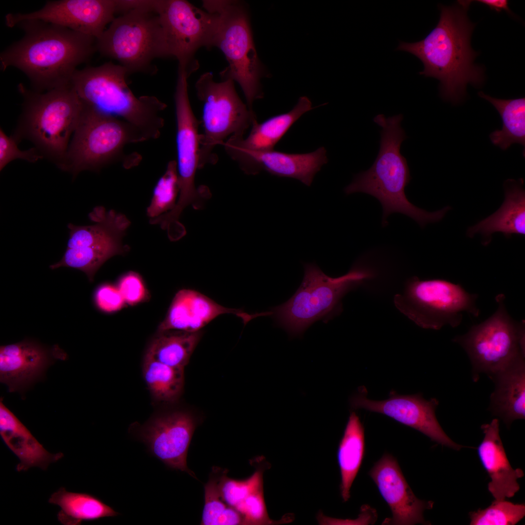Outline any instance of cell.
I'll return each mask as SVG.
<instances>
[{"instance_id":"1","label":"cell","mask_w":525,"mask_h":525,"mask_svg":"<svg viewBox=\"0 0 525 525\" xmlns=\"http://www.w3.org/2000/svg\"><path fill=\"white\" fill-rule=\"evenodd\" d=\"M17 25L24 35L0 53V69L19 70L37 92L70 85L77 67L97 51L95 38L65 27L38 20Z\"/></svg>"},{"instance_id":"2","label":"cell","mask_w":525,"mask_h":525,"mask_svg":"<svg viewBox=\"0 0 525 525\" xmlns=\"http://www.w3.org/2000/svg\"><path fill=\"white\" fill-rule=\"evenodd\" d=\"M439 9L437 25L424 38L400 41L397 50L418 57L424 65L419 74L438 80L442 99L457 103L465 96L467 84L479 87L483 83L484 70L473 62L478 53L471 46L475 24L467 17L468 8L459 4L440 5Z\"/></svg>"},{"instance_id":"3","label":"cell","mask_w":525,"mask_h":525,"mask_svg":"<svg viewBox=\"0 0 525 525\" xmlns=\"http://www.w3.org/2000/svg\"><path fill=\"white\" fill-rule=\"evenodd\" d=\"M402 114L386 118L376 116L373 121L381 127L380 148L376 159L367 171L355 175L345 187L347 194L361 192L376 198L383 208V226L387 224L388 216L393 213L403 214L421 227L440 221L450 210L448 206L428 212L412 204L407 198L405 188L411 179L406 158L400 147L407 137L401 126Z\"/></svg>"},{"instance_id":"4","label":"cell","mask_w":525,"mask_h":525,"mask_svg":"<svg viewBox=\"0 0 525 525\" xmlns=\"http://www.w3.org/2000/svg\"><path fill=\"white\" fill-rule=\"evenodd\" d=\"M22 112L15 135L28 139L43 156L62 170L70 138L80 121L84 104L71 84L45 92L18 86Z\"/></svg>"},{"instance_id":"5","label":"cell","mask_w":525,"mask_h":525,"mask_svg":"<svg viewBox=\"0 0 525 525\" xmlns=\"http://www.w3.org/2000/svg\"><path fill=\"white\" fill-rule=\"evenodd\" d=\"M128 73L108 62L77 70L71 84L82 102L139 128L148 140L158 139L164 124L161 113L167 105L153 96L137 97L126 82Z\"/></svg>"},{"instance_id":"6","label":"cell","mask_w":525,"mask_h":525,"mask_svg":"<svg viewBox=\"0 0 525 525\" xmlns=\"http://www.w3.org/2000/svg\"><path fill=\"white\" fill-rule=\"evenodd\" d=\"M304 270L303 280L294 295L268 312L277 325L293 336L301 335L318 320L326 323L339 315L343 298L373 276L356 266L338 278L326 275L313 263L304 264Z\"/></svg>"},{"instance_id":"7","label":"cell","mask_w":525,"mask_h":525,"mask_svg":"<svg viewBox=\"0 0 525 525\" xmlns=\"http://www.w3.org/2000/svg\"><path fill=\"white\" fill-rule=\"evenodd\" d=\"M148 140L134 125L84 104L62 170L70 173L74 178L82 171L99 172L124 158L132 167L135 166L140 159L131 158L139 157L127 158L123 148L129 143Z\"/></svg>"},{"instance_id":"8","label":"cell","mask_w":525,"mask_h":525,"mask_svg":"<svg viewBox=\"0 0 525 525\" xmlns=\"http://www.w3.org/2000/svg\"><path fill=\"white\" fill-rule=\"evenodd\" d=\"M203 7L215 14L216 26L212 47L223 52L228 66L221 73L223 79H231L241 87L251 111L253 103L263 97L260 79L264 70L253 41L247 11L236 0H203Z\"/></svg>"},{"instance_id":"9","label":"cell","mask_w":525,"mask_h":525,"mask_svg":"<svg viewBox=\"0 0 525 525\" xmlns=\"http://www.w3.org/2000/svg\"><path fill=\"white\" fill-rule=\"evenodd\" d=\"M198 99L204 106L200 135L199 169L207 164H215L218 157L214 153L217 145L231 137H244L252 122L257 120L237 94L234 81L229 78L217 82L212 74H202L195 83Z\"/></svg>"},{"instance_id":"10","label":"cell","mask_w":525,"mask_h":525,"mask_svg":"<svg viewBox=\"0 0 525 525\" xmlns=\"http://www.w3.org/2000/svg\"><path fill=\"white\" fill-rule=\"evenodd\" d=\"M477 297L459 284L444 280H420L413 277L402 292L394 296L393 301L396 308L418 326L439 330L446 325L457 327L465 312L477 317Z\"/></svg>"},{"instance_id":"11","label":"cell","mask_w":525,"mask_h":525,"mask_svg":"<svg viewBox=\"0 0 525 525\" xmlns=\"http://www.w3.org/2000/svg\"><path fill=\"white\" fill-rule=\"evenodd\" d=\"M505 297L497 295L496 312L485 321L472 326L453 341L467 353L472 366L473 379L479 373L490 377L519 358L525 357V321H516L508 314Z\"/></svg>"},{"instance_id":"12","label":"cell","mask_w":525,"mask_h":525,"mask_svg":"<svg viewBox=\"0 0 525 525\" xmlns=\"http://www.w3.org/2000/svg\"><path fill=\"white\" fill-rule=\"evenodd\" d=\"M155 13L138 8L115 18L96 39L97 50L118 61L128 73L150 70L154 59L164 57L159 18Z\"/></svg>"},{"instance_id":"13","label":"cell","mask_w":525,"mask_h":525,"mask_svg":"<svg viewBox=\"0 0 525 525\" xmlns=\"http://www.w3.org/2000/svg\"><path fill=\"white\" fill-rule=\"evenodd\" d=\"M89 216L95 224H68L70 238L66 251L61 260L50 267L77 269L85 273L92 281L95 273L105 261L129 251V246L123 244L122 239L131 222L124 214L113 210L106 211L103 207H96Z\"/></svg>"},{"instance_id":"14","label":"cell","mask_w":525,"mask_h":525,"mask_svg":"<svg viewBox=\"0 0 525 525\" xmlns=\"http://www.w3.org/2000/svg\"><path fill=\"white\" fill-rule=\"evenodd\" d=\"M159 18L164 57H174L188 75L198 68L194 59L202 47H212L217 17L184 0H154Z\"/></svg>"},{"instance_id":"15","label":"cell","mask_w":525,"mask_h":525,"mask_svg":"<svg viewBox=\"0 0 525 525\" xmlns=\"http://www.w3.org/2000/svg\"><path fill=\"white\" fill-rule=\"evenodd\" d=\"M174 95L176 124V144L177 168L180 191L176 204L169 215L175 220L179 219L183 210L190 205L200 209L203 201L211 193L205 186L196 187L195 176L199 169L200 122L195 117L190 103L186 72L178 69Z\"/></svg>"},{"instance_id":"16","label":"cell","mask_w":525,"mask_h":525,"mask_svg":"<svg viewBox=\"0 0 525 525\" xmlns=\"http://www.w3.org/2000/svg\"><path fill=\"white\" fill-rule=\"evenodd\" d=\"M119 11L118 0H59L47 1L40 9L28 13H9L10 28L25 20H38L98 38Z\"/></svg>"},{"instance_id":"17","label":"cell","mask_w":525,"mask_h":525,"mask_svg":"<svg viewBox=\"0 0 525 525\" xmlns=\"http://www.w3.org/2000/svg\"><path fill=\"white\" fill-rule=\"evenodd\" d=\"M195 427V419L188 412L161 413L140 427L137 437L149 452L168 468L185 472L196 479L187 465L188 451Z\"/></svg>"},{"instance_id":"18","label":"cell","mask_w":525,"mask_h":525,"mask_svg":"<svg viewBox=\"0 0 525 525\" xmlns=\"http://www.w3.org/2000/svg\"><path fill=\"white\" fill-rule=\"evenodd\" d=\"M222 145L228 155L248 175L262 171L280 177L297 179L310 186L316 173L327 163L324 147L308 153H288L275 151H253L239 147L229 139Z\"/></svg>"},{"instance_id":"19","label":"cell","mask_w":525,"mask_h":525,"mask_svg":"<svg viewBox=\"0 0 525 525\" xmlns=\"http://www.w3.org/2000/svg\"><path fill=\"white\" fill-rule=\"evenodd\" d=\"M438 404L436 399L428 401L420 394L400 395L394 392L391 393L388 399L374 401L368 399L364 390L351 400L354 408L385 415L420 431L442 445L457 450L464 447L454 442L440 426L435 415Z\"/></svg>"},{"instance_id":"20","label":"cell","mask_w":525,"mask_h":525,"mask_svg":"<svg viewBox=\"0 0 525 525\" xmlns=\"http://www.w3.org/2000/svg\"><path fill=\"white\" fill-rule=\"evenodd\" d=\"M382 496L388 505L392 516L383 524H427L423 511L433 508L434 502L418 499L407 483L396 459L385 454L368 472Z\"/></svg>"},{"instance_id":"21","label":"cell","mask_w":525,"mask_h":525,"mask_svg":"<svg viewBox=\"0 0 525 525\" xmlns=\"http://www.w3.org/2000/svg\"><path fill=\"white\" fill-rule=\"evenodd\" d=\"M225 314L237 315L245 324L255 317V315L247 314L241 309L222 306L199 292L182 289L174 297L158 331L198 332L212 320Z\"/></svg>"},{"instance_id":"22","label":"cell","mask_w":525,"mask_h":525,"mask_svg":"<svg viewBox=\"0 0 525 525\" xmlns=\"http://www.w3.org/2000/svg\"><path fill=\"white\" fill-rule=\"evenodd\" d=\"M52 359L49 350L32 341L0 346V381L10 392L24 389L41 377Z\"/></svg>"},{"instance_id":"23","label":"cell","mask_w":525,"mask_h":525,"mask_svg":"<svg viewBox=\"0 0 525 525\" xmlns=\"http://www.w3.org/2000/svg\"><path fill=\"white\" fill-rule=\"evenodd\" d=\"M484 434L478 448V454L491 481L488 490L496 500L514 496L520 490L517 479L524 476L523 471L511 466L499 435V423L494 419L481 427Z\"/></svg>"},{"instance_id":"24","label":"cell","mask_w":525,"mask_h":525,"mask_svg":"<svg viewBox=\"0 0 525 525\" xmlns=\"http://www.w3.org/2000/svg\"><path fill=\"white\" fill-rule=\"evenodd\" d=\"M0 435L3 441L19 460L18 472L26 471L33 467L46 470L50 463L62 458V453L52 454L47 451L27 427L0 401Z\"/></svg>"},{"instance_id":"25","label":"cell","mask_w":525,"mask_h":525,"mask_svg":"<svg viewBox=\"0 0 525 525\" xmlns=\"http://www.w3.org/2000/svg\"><path fill=\"white\" fill-rule=\"evenodd\" d=\"M524 181L508 179L504 183L505 200L500 208L491 215L470 227L468 236L472 237L475 234L482 235L488 244L491 235L501 232L509 238L513 234H525V191Z\"/></svg>"},{"instance_id":"26","label":"cell","mask_w":525,"mask_h":525,"mask_svg":"<svg viewBox=\"0 0 525 525\" xmlns=\"http://www.w3.org/2000/svg\"><path fill=\"white\" fill-rule=\"evenodd\" d=\"M495 389L490 396V410L507 425L525 417V357L514 361L491 375Z\"/></svg>"},{"instance_id":"27","label":"cell","mask_w":525,"mask_h":525,"mask_svg":"<svg viewBox=\"0 0 525 525\" xmlns=\"http://www.w3.org/2000/svg\"><path fill=\"white\" fill-rule=\"evenodd\" d=\"M312 108L310 99L306 96L300 97L296 105L289 112L272 117L261 123L254 121L247 137H231L228 139L246 150H273L292 125Z\"/></svg>"},{"instance_id":"28","label":"cell","mask_w":525,"mask_h":525,"mask_svg":"<svg viewBox=\"0 0 525 525\" xmlns=\"http://www.w3.org/2000/svg\"><path fill=\"white\" fill-rule=\"evenodd\" d=\"M48 502L60 507L57 518L64 525H79L83 522L115 517L119 514L112 507L93 495L68 491L64 487L53 493Z\"/></svg>"},{"instance_id":"29","label":"cell","mask_w":525,"mask_h":525,"mask_svg":"<svg viewBox=\"0 0 525 525\" xmlns=\"http://www.w3.org/2000/svg\"><path fill=\"white\" fill-rule=\"evenodd\" d=\"M364 451V428L359 417L352 412L337 451L341 477V494L344 502L348 501L350 497V490L361 465Z\"/></svg>"},{"instance_id":"30","label":"cell","mask_w":525,"mask_h":525,"mask_svg":"<svg viewBox=\"0 0 525 525\" xmlns=\"http://www.w3.org/2000/svg\"><path fill=\"white\" fill-rule=\"evenodd\" d=\"M158 331L151 340L145 354L168 366L184 368L202 332L201 331Z\"/></svg>"},{"instance_id":"31","label":"cell","mask_w":525,"mask_h":525,"mask_svg":"<svg viewBox=\"0 0 525 525\" xmlns=\"http://www.w3.org/2000/svg\"><path fill=\"white\" fill-rule=\"evenodd\" d=\"M478 95L490 102L499 113L503 122L501 130L490 135L492 143L506 150L513 143L525 146V98L501 99L492 97L482 91Z\"/></svg>"},{"instance_id":"32","label":"cell","mask_w":525,"mask_h":525,"mask_svg":"<svg viewBox=\"0 0 525 525\" xmlns=\"http://www.w3.org/2000/svg\"><path fill=\"white\" fill-rule=\"evenodd\" d=\"M184 369L168 366L145 354L142 374L152 397L158 402L177 401L183 390Z\"/></svg>"},{"instance_id":"33","label":"cell","mask_w":525,"mask_h":525,"mask_svg":"<svg viewBox=\"0 0 525 525\" xmlns=\"http://www.w3.org/2000/svg\"><path fill=\"white\" fill-rule=\"evenodd\" d=\"M223 471V469L214 467L205 485V504L201 525H244L241 514L227 504L221 497L219 483Z\"/></svg>"},{"instance_id":"34","label":"cell","mask_w":525,"mask_h":525,"mask_svg":"<svg viewBox=\"0 0 525 525\" xmlns=\"http://www.w3.org/2000/svg\"><path fill=\"white\" fill-rule=\"evenodd\" d=\"M180 191L175 160L168 162L165 172L157 181L146 214L153 219L171 211L176 204Z\"/></svg>"},{"instance_id":"35","label":"cell","mask_w":525,"mask_h":525,"mask_svg":"<svg viewBox=\"0 0 525 525\" xmlns=\"http://www.w3.org/2000/svg\"><path fill=\"white\" fill-rule=\"evenodd\" d=\"M525 515V505L503 500L493 501L484 509L470 512L471 525H514Z\"/></svg>"},{"instance_id":"36","label":"cell","mask_w":525,"mask_h":525,"mask_svg":"<svg viewBox=\"0 0 525 525\" xmlns=\"http://www.w3.org/2000/svg\"><path fill=\"white\" fill-rule=\"evenodd\" d=\"M263 468H258L249 477L237 480L228 477V470L224 469L219 483L222 499L228 506L235 508L250 494L263 489Z\"/></svg>"},{"instance_id":"37","label":"cell","mask_w":525,"mask_h":525,"mask_svg":"<svg viewBox=\"0 0 525 525\" xmlns=\"http://www.w3.org/2000/svg\"><path fill=\"white\" fill-rule=\"evenodd\" d=\"M242 515L244 525L276 524L269 518L264 498L263 489L258 490L247 496L235 508Z\"/></svg>"},{"instance_id":"38","label":"cell","mask_w":525,"mask_h":525,"mask_svg":"<svg viewBox=\"0 0 525 525\" xmlns=\"http://www.w3.org/2000/svg\"><path fill=\"white\" fill-rule=\"evenodd\" d=\"M18 142L13 136H8L0 128V170L1 171L12 161L20 159L34 163L44 158L34 147L27 150H21Z\"/></svg>"},{"instance_id":"39","label":"cell","mask_w":525,"mask_h":525,"mask_svg":"<svg viewBox=\"0 0 525 525\" xmlns=\"http://www.w3.org/2000/svg\"><path fill=\"white\" fill-rule=\"evenodd\" d=\"M118 288L125 303L135 305L147 298V291L141 277L136 272L130 271L122 276Z\"/></svg>"},{"instance_id":"40","label":"cell","mask_w":525,"mask_h":525,"mask_svg":"<svg viewBox=\"0 0 525 525\" xmlns=\"http://www.w3.org/2000/svg\"><path fill=\"white\" fill-rule=\"evenodd\" d=\"M95 300L98 308L106 313L118 311L125 303L118 287L110 284H104L98 288Z\"/></svg>"},{"instance_id":"41","label":"cell","mask_w":525,"mask_h":525,"mask_svg":"<svg viewBox=\"0 0 525 525\" xmlns=\"http://www.w3.org/2000/svg\"><path fill=\"white\" fill-rule=\"evenodd\" d=\"M473 1L485 5L497 12L505 10L510 14L512 13L508 7V1L507 0H477Z\"/></svg>"}]
</instances>
